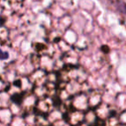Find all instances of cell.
Wrapping results in <instances>:
<instances>
[{"label": "cell", "instance_id": "2", "mask_svg": "<svg viewBox=\"0 0 126 126\" xmlns=\"http://www.w3.org/2000/svg\"><path fill=\"white\" fill-rule=\"evenodd\" d=\"M118 4H117V7L121 11H123L124 13H126V4L122 3V1H118Z\"/></svg>", "mask_w": 126, "mask_h": 126}, {"label": "cell", "instance_id": "1", "mask_svg": "<svg viewBox=\"0 0 126 126\" xmlns=\"http://www.w3.org/2000/svg\"><path fill=\"white\" fill-rule=\"evenodd\" d=\"M8 58H9V53L0 49V60L1 61H4V60H7Z\"/></svg>", "mask_w": 126, "mask_h": 126}]
</instances>
